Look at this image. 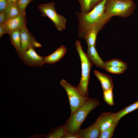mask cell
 I'll use <instances>...</instances> for the list:
<instances>
[{
	"label": "cell",
	"mask_w": 138,
	"mask_h": 138,
	"mask_svg": "<svg viewBox=\"0 0 138 138\" xmlns=\"http://www.w3.org/2000/svg\"><path fill=\"white\" fill-rule=\"evenodd\" d=\"M106 1L102 0L87 13H76L78 22V35L80 38L83 39L87 31L92 27H96L101 29L110 19V18L105 12Z\"/></svg>",
	"instance_id": "obj_1"
},
{
	"label": "cell",
	"mask_w": 138,
	"mask_h": 138,
	"mask_svg": "<svg viewBox=\"0 0 138 138\" xmlns=\"http://www.w3.org/2000/svg\"><path fill=\"white\" fill-rule=\"evenodd\" d=\"M100 104L98 99L88 98L80 107L71 113L64 124L67 133H76L89 113Z\"/></svg>",
	"instance_id": "obj_2"
},
{
	"label": "cell",
	"mask_w": 138,
	"mask_h": 138,
	"mask_svg": "<svg viewBox=\"0 0 138 138\" xmlns=\"http://www.w3.org/2000/svg\"><path fill=\"white\" fill-rule=\"evenodd\" d=\"M75 46L81 62V75L77 88L86 98L88 97V84L91 68L93 65L86 53L83 51L79 41L77 40Z\"/></svg>",
	"instance_id": "obj_3"
},
{
	"label": "cell",
	"mask_w": 138,
	"mask_h": 138,
	"mask_svg": "<svg viewBox=\"0 0 138 138\" xmlns=\"http://www.w3.org/2000/svg\"><path fill=\"white\" fill-rule=\"evenodd\" d=\"M135 8V4L132 0L123 2L118 0H107L105 12L110 18L113 16L126 18L133 13Z\"/></svg>",
	"instance_id": "obj_4"
},
{
	"label": "cell",
	"mask_w": 138,
	"mask_h": 138,
	"mask_svg": "<svg viewBox=\"0 0 138 138\" xmlns=\"http://www.w3.org/2000/svg\"><path fill=\"white\" fill-rule=\"evenodd\" d=\"M38 8L42 16L49 18L58 31H62L66 28L67 19L63 16L57 13L54 2H52L41 4L38 6Z\"/></svg>",
	"instance_id": "obj_5"
},
{
	"label": "cell",
	"mask_w": 138,
	"mask_h": 138,
	"mask_svg": "<svg viewBox=\"0 0 138 138\" xmlns=\"http://www.w3.org/2000/svg\"><path fill=\"white\" fill-rule=\"evenodd\" d=\"M60 84L67 94L72 113L80 107L88 98L85 97L77 87L71 84L65 80H61Z\"/></svg>",
	"instance_id": "obj_6"
},
{
	"label": "cell",
	"mask_w": 138,
	"mask_h": 138,
	"mask_svg": "<svg viewBox=\"0 0 138 138\" xmlns=\"http://www.w3.org/2000/svg\"><path fill=\"white\" fill-rule=\"evenodd\" d=\"M19 57L24 63L30 66H40L45 63L44 56L38 55L32 47L29 48Z\"/></svg>",
	"instance_id": "obj_7"
},
{
	"label": "cell",
	"mask_w": 138,
	"mask_h": 138,
	"mask_svg": "<svg viewBox=\"0 0 138 138\" xmlns=\"http://www.w3.org/2000/svg\"><path fill=\"white\" fill-rule=\"evenodd\" d=\"M21 36V46L17 54L19 57L31 47H34L36 41L34 37L27 29L26 27L20 30Z\"/></svg>",
	"instance_id": "obj_8"
},
{
	"label": "cell",
	"mask_w": 138,
	"mask_h": 138,
	"mask_svg": "<svg viewBox=\"0 0 138 138\" xmlns=\"http://www.w3.org/2000/svg\"><path fill=\"white\" fill-rule=\"evenodd\" d=\"M26 13L22 14L15 17L9 19L4 25L7 34L26 27Z\"/></svg>",
	"instance_id": "obj_9"
},
{
	"label": "cell",
	"mask_w": 138,
	"mask_h": 138,
	"mask_svg": "<svg viewBox=\"0 0 138 138\" xmlns=\"http://www.w3.org/2000/svg\"><path fill=\"white\" fill-rule=\"evenodd\" d=\"M101 132L109 128L114 124L118 123L115 113L111 112L102 113L95 122Z\"/></svg>",
	"instance_id": "obj_10"
},
{
	"label": "cell",
	"mask_w": 138,
	"mask_h": 138,
	"mask_svg": "<svg viewBox=\"0 0 138 138\" xmlns=\"http://www.w3.org/2000/svg\"><path fill=\"white\" fill-rule=\"evenodd\" d=\"M101 131L99 127L95 122L87 128L80 129L76 133L79 138H98Z\"/></svg>",
	"instance_id": "obj_11"
},
{
	"label": "cell",
	"mask_w": 138,
	"mask_h": 138,
	"mask_svg": "<svg viewBox=\"0 0 138 138\" xmlns=\"http://www.w3.org/2000/svg\"><path fill=\"white\" fill-rule=\"evenodd\" d=\"M87 55L93 64L104 69L105 62L101 58L95 48V46H88Z\"/></svg>",
	"instance_id": "obj_12"
},
{
	"label": "cell",
	"mask_w": 138,
	"mask_h": 138,
	"mask_svg": "<svg viewBox=\"0 0 138 138\" xmlns=\"http://www.w3.org/2000/svg\"><path fill=\"white\" fill-rule=\"evenodd\" d=\"M67 134L66 130L64 125L52 129L49 133L44 134H35L30 138H63Z\"/></svg>",
	"instance_id": "obj_13"
},
{
	"label": "cell",
	"mask_w": 138,
	"mask_h": 138,
	"mask_svg": "<svg viewBox=\"0 0 138 138\" xmlns=\"http://www.w3.org/2000/svg\"><path fill=\"white\" fill-rule=\"evenodd\" d=\"M67 51L66 47L62 45L51 54L44 56L45 63L52 64L59 61L65 55Z\"/></svg>",
	"instance_id": "obj_14"
},
{
	"label": "cell",
	"mask_w": 138,
	"mask_h": 138,
	"mask_svg": "<svg viewBox=\"0 0 138 138\" xmlns=\"http://www.w3.org/2000/svg\"><path fill=\"white\" fill-rule=\"evenodd\" d=\"M94 74L99 80L103 91L113 89L114 86L111 77L107 74H103L95 70Z\"/></svg>",
	"instance_id": "obj_15"
},
{
	"label": "cell",
	"mask_w": 138,
	"mask_h": 138,
	"mask_svg": "<svg viewBox=\"0 0 138 138\" xmlns=\"http://www.w3.org/2000/svg\"><path fill=\"white\" fill-rule=\"evenodd\" d=\"M100 30L98 27H94L87 31L83 39L86 40L88 46H95L97 36Z\"/></svg>",
	"instance_id": "obj_16"
},
{
	"label": "cell",
	"mask_w": 138,
	"mask_h": 138,
	"mask_svg": "<svg viewBox=\"0 0 138 138\" xmlns=\"http://www.w3.org/2000/svg\"><path fill=\"white\" fill-rule=\"evenodd\" d=\"M138 109V100L126 106L118 112L115 113L116 120L119 122L120 119L123 116Z\"/></svg>",
	"instance_id": "obj_17"
},
{
	"label": "cell",
	"mask_w": 138,
	"mask_h": 138,
	"mask_svg": "<svg viewBox=\"0 0 138 138\" xmlns=\"http://www.w3.org/2000/svg\"><path fill=\"white\" fill-rule=\"evenodd\" d=\"M7 6L4 11L6 14L8 19L16 17L22 14L20 11L16 4L7 1Z\"/></svg>",
	"instance_id": "obj_18"
},
{
	"label": "cell",
	"mask_w": 138,
	"mask_h": 138,
	"mask_svg": "<svg viewBox=\"0 0 138 138\" xmlns=\"http://www.w3.org/2000/svg\"><path fill=\"white\" fill-rule=\"evenodd\" d=\"M10 41L17 52H18L21 46V36L19 30L15 31L9 33Z\"/></svg>",
	"instance_id": "obj_19"
},
{
	"label": "cell",
	"mask_w": 138,
	"mask_h": 138,
	"mask_svg": "<svg viewBox=\"0 0 138 138\" xmlns=\"http://www.w3.org/2000/svg\"><path fill=\"white\" fill-rule=\"evenodd\" d=\"M118 123H115L109 128L100 132L99 138H111Z\"/></svg>",
	"instance_id": "obj_20"
},
{
	"label": "cell",
	"mask_w": 138,
	"mask_h": 138,
	"mask_svg": "<svg viewBox=\"0 0 138 138\" xmlns=\"http://www.w3.org/2000/svg\"><path fill=\"white\" fill-rule=\"evenodd\" d=\"M113 89L103 91V98L105 101L110 106L114 105Z\"/></svg>",
	"instance_id": "obj_21"
},
{
	"label": "cell",
	"mask_w": 138,
	"mask_h": 138,
	"mask_svg": "<svg viewBox=\"0 0 138 138\" xmlns=\"http://www.w3.org/2000/svg\"><path fill=\"white\" fill-rule=\"evenodd\" d=\"M105 66L119 67L126 69L127 65L126 63L120 60L114 59L105 62Z\"/></svg>",
	"instance_id": "obj_22"
},
{
	"label": "cell",
	"mask_w": 138,
	"mask_h": 138,
	"mask_svg": "<svg viewBox=\"0 0 138 138\" xmlns=\"http://www.w3.org/2000/svg\"><path fill=\"white\" fill-rule=\"evenodd\" d=\"M80 6V13L84 14L89 11L92 0H78Z\"/></svg>",
	"instance_id": "obj_23"
},
{
	"label": "cell",
	"mask_w": 138,
	"mask_h": 138,
	"mask_svg": "<svg viewBox=\"0 0 138 138\" xmlns=\"http://www.w3.org/2000/svg\"><path fill=\"white\" fill-rule=\"evenodd\" d=\"M104 70L111 73L120 74L123 73L126 69L119 67L105 66Z\"/></svg>",
	"instance_id": "obj_24"
},
{
	"label": "cell",
	"mask_w": 138,
	"mask_h": 138,
	"mask_svg": "<svg viewBox=\"0 0 138 138\" xmlns=\"http://www.w3.org/2000/svg\"><path fill=\"white\" fill-rule=\"evenodd\" d=\"M33 0H17L16 4L22 13H26L25 9L28 4Z\"/></svg>",
	"instance_id": "obj_25"
},
{
	"label": "cell",
	"mask_w": 138,
	"mask_h": 138,
	"mask_svg": "<svg viewBox=\"0 0 138 138\" xmlns=\"http://www.w3.org/2000/svg\"><path fill=\"white\" fill-rule=\"evenodd\" d=\"M8 19L7 16L4 11L0 12V24H5Z\"/></svg>",
	"instance_id": "obj_26"
},
{
	"label": "cell",
	"mask_w": 138,
	"mask_h": 138,
	"mask_svg": "<svg viewBox=\"0 0 138 138\" xmlns=\"http://www.w3.org/2000/svg\"><path fill=\"white\" fill-rule=\"evenodd\" d=\"M7 3V0H0V12L5 10Z\"/></svg>",
	"instance_id": "obj_27"
},
{
	"label": "cell",
	"mask_w": 138,
	"mask_h": 138,
	"mask_svg": "<svg viewBox=\"0 0 138 138\" xmlns=\"http://www.w3.org/2000/svg\"><path fill=\"white\" fill-rule=\"evenodd\" d=\"M7 33L4 25L0 24V37L4 34Z\"/></svg>",
	"instance_id": "obj_28"
},
{
	"label": "cell",
	"mask_w": 138,
	"mask_h": 138,
	"mask_svg": "<svg viewBox=\"0 0 138 138\" xmlns=\"http://www.w3.org/2000/svg\"><path fill=\"white\" fill-rule=\"evenodd\" d=\"M63 138H79L77 133L68 134L67 133Z\"/></svg>",
	"instance_id": "obj_29"
},
{
	"label": "cell",
	"mask_w": 138,
	"mask_h": 138,
	"mask_svg": "<svg viewBox=\"0 0 138 138\" xmlns=\"http://www.w3.org/2000/svg\"><path fill=\"white\" fill-rule=\"evenodd\" d=\"M100 0H92L90 5V9L94 7Z\"/></svg>",
	"instance_id": "obj_30"
},
{
	"label": "cell",
	"mask_w": 138,
	"mask_h": 138,
	"mask_svg": "<svg viewBox=\"0 0 138 138\" xmlns=\"http://www.w3.org/2000/svg\"><path fill=\"white\" fill-rule=\"evenodd\" d=\"M7 1L16 4L17 0H7Z\"/></svg>",
	"instance_id": "obj_31"
},
{
	"label": "cell",
	"mask_w": 138,
	"mask_h": 138,
	"mask_svg": "<svg viewBox=\"0 0 138 138\" xmlns=\"http://www.w3.org/2000/svg\"><path fill=\"white\" fill-rule=\"evenodd\" d=\"M123 2H129L131 1L132 0H118Z\"/></svg>",
	"instance_id": "obj_32"
}]
</instances>
